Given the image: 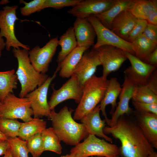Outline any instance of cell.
<instances>
[{
    "label": "cell",
    "mask_w": 157,
    "mask_h": 157,
    "mask_svg": "<svg viewBox=\"0 0 157 157\" xmlns=\"http://www.w3.org/2000/svg\"><path fill=\"white\" fill-rule=\"evenodd\" d=\"M12 51L18 63L16 74L21 85L19 96L24 98L37 86L42 85L49 76L46 74L38 72L33 67L29 57V50L20 48H13Z\"/></svg>",
    "instance_id": "3"
},
{
    "label": "cell",
    "mask_w": 157,
    "mask_h": 157,
    "mask_svg": "<svg viewBox=\"0 0 157 157\" xmlns=\"http://www.w3.org/2000/svg\"><path fill=\"white\" fill-rule=\"evenodd\" d=\"M137 20L129 11L124 10L113 19L110 29L120 38L127 41Z\"/></svg>",
    "instance_id": "20"
},
{
    "label": "cell",
    "mask_w": 157,
    "mask_h": 157,
    "mask_svg": "<svg viewBox=\"0 0 157 157\" xmlns=\"http://www.w3.org/2000/svg\"><path fill=\"white\" fill-rule=\"evenodd\" d=\"M53 92L48 102L51 110L60 103L67 100L73 99L78 104L83 94V86L74 74L59 89L56 90L54 85L51 86Z\"/></svg>",
    "instance_id": "11"
},
{
    "label": "cell",
    "mask_w": 157,
    "mask_h": 157,
    "mask_svg": "<svg viewBox=\"0 0 157 157\" xmlns=\"http://www.w3.org/2000/svg\"><path fill=\"white\" fill-rule=\"evenodd\" d=\"M18 7V5L6 6L0 10V35L6 39L5 48L7 51H9L11 47L30 50L28 45L20 42L15 35V24L18 19L16 14Z\"/></svg>",
    "instance_id": "7"
},
{
    "label": "cell",
    "mask_w": 157,
    "mask_h": 157,
    "mask_svg": "<svg viewBox=\"0 0 157 157\" xmlns=\"http://www.w3.org/2000/svg\"><path fill=\"white\" fill-rule=\"evenodd\" d=\"M148 157H157V153L154 151L151 153Z\"/></svg>",
    "instance_id": "45"
},
{
    "label": "cell",
    "mask_w": 157,
    "mask_h": 157,
    "mask_svg": "<svg viewBox=\"0 0 157 157\" xmlns=\"http://www.w3.org/2000/svg\"><path fill=\"white\" fill-rule=\"evenodd\" d=\"M9 148L8 140L0 139V156L4 155Z\"/></svg>",
    "instance_id": "41"
},
{
    "label": "cell",
    "mask_w": 157,
    "mask_h": 157,
    "mask_svg": "<svg viewBox=\"0 0 157 157\" xmlns=\"http://www.w3.org/2000/svg\"><path fill=\"white\" fill-rule=\"evenodd\" d=\"M121 85L115 77H112L108 80V85L104 97L100 102V108L103 115L107 124L109 119L107 117L106 111V106L111 105L110 114L111 115L114 112L117 104V100L122 90Z\"/></svg>",
    "instance_id": "21"
},
{
    "label": "cell",
    "mask_w": 157,
    "mask_h": 157,
    "mask_svg": "<svg viewBox=\"0 0 157 157\" xmlns=\"http://www.w3.org/2000/svg\"><path fill=\"white\" fill-rule=\"evenodd\" d=\"M21 124L16 119L0 118V131L8 138L17 137Z\"/></svg>",
    "instance_id": "32"
},
{
    "label": "cell",
    "mask_w": 157,
    "mask_h": 157,
    "mask_svg": "<svg viewBox=\"0 0 157 157\" xmlns=\"http://www.w3.org/2000/svg\"><path fill=\"white\" fill-rule=\"evenodd\" d=\"M73 27L77 47L89 48L94 45L96 33L92 26L86 18L76 17Z\"/></svg>",
    "instance_id": "19"
},
{
    "label": "cell",
    "mask_w": 157,
    "mask_h": 157,
    "mask_svg": "<svg viewBox=\"0 0 157 157\" xmlns=\"http://www.w3.org/2000/svg\"><path fill=\"white\" fill-rule=\"evenodd\" d=\"M131 43L134 56L142 61L157 48V44L147 38L142 34Z\"/></svg>",
    "instance_id": "28"
},
{
    "label": "cell",
    "mask_w": 157,
    "mask_h": 157,
    "mask_svg": "<svg viewBox=\"0 0 157 157\" xmlns=\"http://www.w3.org/2000/svg\"><path fill=\"white\" fill-rule=\"evenodd\" d=\"M135 85L124 76L122 90L119 95V101L111 118L107 124L109 126H114L120 117L125 114L129 115L133 111L129 106L132 99Z\"/></svg>",
    "instance_id": "16"
},
{
    "label": "cell",
    "mask_w": 157,
    "mask_h": 157,
    "mask_svg": "<svg viewBox=\"0 0 157 157\" xmlns=\"http://www.w3.org/2000/svg\"><path fill=\"white\" fill-rule=\"evenodd\" d=\"M74 110L64 106L58 112L51 111L49 118L52 128L61 141L75 146L89 135L84 124L76 122L72 116Z\"/></svg>",
    "instance_id": "2"
},
{
    "label": "cell",
    "mask_w": 157,
    "mask_h": 157,
    "mask_svg": "<svg viewBox=\"0 0 157 157\" xmlns=\"http://www.w3.org/2000/svg\"><path fill=\"white\" fill-rule=\"evenodd\" d=\"M116 0H82L67 12L76 17L87 18L102 13L110 9Z\"/></svg>",
    "instance_id": "14"
},
{
    "label": "cell",
    "mask_w": 157,
    "mask_h": 157,
    "mask_svg": "<svg viewBox=\"0 0 157 157\" xmlns=\"http://www.w3.org/2000/svg\"><path fill=\"white\" fill-rule=\"evenodd\" d=\"M46 121L38 118H33L28 122L21 123L18 136L26 140L28 138L39 133L46 128Z\"/></svg>",
    "instance_id": "27"
},
{
    "label": "cell",
    "mask_w": 157,
    "mask_h": 157,
    "mask_svg": "<svg viewBox=\"0 0 157 157\" xmlns=\"http://www.w3.org/2000/svg\"><path fill=\"white\" fill-rule=\"evenodd\" d=\"M58 45L61 47L56 60L59 65L66 57L77 47V42L73 26H71L60 38Z\"/></svg>",
    "instance_id": "25"
},
{
    "label": "cell",
    "mask_w": 157,
    "mask_h": 157,
    "mask_svg": "<svg viewBox=\"0 0 157 157\" xmlns=\"http://www.w3.org/2000/svg\"><path fill=\"white\" fill-rule=\"evenodd\" d=\"M101 65L98 49L92 48L85 52L76 67L73 74L83 86L84 83L94 75L97 68Z\"/></svg>",
    "instance_id": "15"
},
{
    "label": "cell",
    "mask_w": 157,
    "mask_h": 157,
    "mask_svg": "<svg viewBox=\"0 0 157 157\" xmlns=\"http://www.w3.org/2000/svg\"><path fill=\"white\" fill-rule=\"evenodd\" d=\"M132 101L149 104H157V94L146 85H135Z\"/></svg>",
    "instance_id": "30"
},
{
    "label": "cell",
    "mask_w": 157,
    "mask_h": 157,
    "mask_svg": "<svg viewBox=\"0 0 157 157\" xmlns=\"http://www.w3.org/2000/svg\"><path fill=\"white\" fill-rule=\"evenodd\" d=\"M135 110L142 112L151 113L157 115V104H149L132 101Z\"/></svg>",
    "instance_id": "37"
},
{
    "label": "cell",
    "mask_w": 157,
    "mask_h": 157,
    "mask_svg": "<svg viewBox=\"0 0 157 157\" xmlns=\"http://www.w3.org/2000/svg\"><path fill=\"white\" fill-rule=\"evenodd\" d=\"M147 24L146 20L137 19L135 26L129 34L127 41L131 43L142 35Z\"/></svg>",
    "instance_id": "36"
},
{
    "label": "cell",
    "mask_w": 157,
    "mask_h": 157,
    "mask_svg": "<svg viewBox=\"0 0 157 157\" xmlns=\"http://www.w3.org/2000/svg\"><path fill=\"white\" fill-rule=\"evenodd\" d=\"M8 137L4 135L0 131V139L8 140Z\"/></svg>",
    "instance_id": "46"
},
{
    "label": "cell",
    "mask_w": 157,
    "mask_h": 157,
    "mask_svg": "<svg viewBox=\"0 0 157 157\" xmlns=\"http://www.w3.org/2000/svg\"><path fill=\"white\" fill-rule=\"evenodd\" d=\"M25 141L29 152L33 157H39L44 151L41 133L35 134Z\"/></svg>",
    "instance_id": "33"
},
{
    "label": "cell",
    "mask_w": 157,
    "mask_h": 157,
    "mask_svg": "<svg viewBox=\"0 0 157 157\" xmlns=\"http://www.w3.org/2000/svg\"><path fill=\"white\" fill-rule=\"evenodd\" d=\"M157 10V0H133L127 10L137 19L146 20L149 15Z\"/></svg>",
    "instance_id": "23"
},
{
    "label": "cell",
    "mask_w": 157,
    "mask_h": 157,
    "mask_svg": "<svg viewBox=\"0 0 157 157\" xmlns=\"http://www.w3.org/2000/svg\"><path fill=\"white\" fill-rule=\"evenodd\" d=\"M156 70L150 76L147 84L148 87L157 94V73Z\"/></svg>",
    "instance_id": "39"
},
{
    "label": "cell",
    "mask_w": 157,
    "mask_h": 157,
    "mask_svg": "<svg viewBox=\"0 0 157 157\" xmlns=\"http://www.w3.org/2000/svg\"><path fill=\"white\" fill-rule=\"evenodd\" d=\"M148 24L157 25V10L151 13L146 20Z\"/></svg>",
    "instance_id": "42"
},
{
    "label": "cell",
    "mask_w": 157,
    "mask_h": 157,
    "mask_svg": "<svg viewBox=\"0 0 157 157\" xmlns=\"http://www.w3.org/2000/svg\"><path fill=\"white\" fill-rule=\"evenodd\" d=\"M45 0H33L27 2L23 0L19 1L20 4L24 6L20 8L22 15L26 16L36 12H40L43 9V6Z\"/></svg>",
    "instance_id": "34"
},
{
    "label": "cell",
    "mask_w": 157,
    "mask_h": 157,
    "mask_svg": "<svg viewBox=\"0 0 157 157\" xmlns=\"http://www.w3.org/2000/svg\"><path fill=\"white\" fill-rule=\"evenodd\" d=\"M45 151H50L60 154L62 152L61 140L52 127L46 128L41 132Z\"/></svg>",
    "instance_id": "29"
},
{
    "label": "cell",
    "mask_w": 157,
    "mask_h": 157,
    "mask_svg": "<svg viewBox=\"0 0 157 157\" xmlns=\"http://www.w3.org/2000/svg\"><path fill=\"white\" fill-rule=\"evenodd\" d=\"M142 34L150 41L157 44V25L148 24Z\"/></svg>",
    "instance_id": "38"
},
{
    "label": "cell",
    "mask_w": 157,
    "mask_h": 157,
    "mask_svg": "<svg viewBox=\"0 0 157 157\" xmlns=\"http://www.w3.org/2000/svg\"><path fill=\"white\" fill-rule=\"evenodd\" d=\"M10 151L13 157H28L26 142L19 137L8 138Z\"/></svg>",
    "instance_id": "31"
},
{
    "label": "cell",
    "mask_w": 157,
    "mask_h": 157,
    "mask_svg": "<svg viewBox=\"0 0 157 157\" xmlns=\"http://www.w3.org/2000/svg\"><path fill=\"white\" fill-rule=\"evenodd\" d=\"M82 0H45L43 9L48 8L59 9L63 8L73 7L77 4Z\"/></svg>",
    "instance_id": "35"
},
{
    "label": "cell",
    "mask_w": 157,
    "mask_h": 157,
    "mask_svg": "<svg viewBox=\"0 0 157 157\" xmlns=\"http://www.w3.org/2000/svg\"><path fill=\"white\" fill-rule=\"evenodd\" d=\"M94 30L97 41L93 48L97 49L103 45H110L120 48L134 55L131 43L118 36L104 26L94 15L86 18Z\"/></svg>",
    "instance_id": "8"
},
{
    "label": "cell",
    "mask_w": 157,
    "mask_h": 157,
    "mask_svg": "<svg viewBox=\"0 0 157 157\" xmlns=\"http://www.w3.org/2000/svg\"><path fill=\"white\" fill-rule=\"evenodd\" d=\"M151 65H157V48L147 55L142 61Z\"/></svg>",
    "instance_id": "40"
},
{
    "label": "cell",
    "mask_w": 157,
    "mask_h": 157,
    "mask_svg": "<svg viewBox=\"0 0 157 157\" xmlns=\"http://www.w3.org/2000/svg\"><path fill=\"white\" fill-rule=\"evenodd\" d=\"M91 157H94V156H91Z\"/></svg>",
    "instance_id": "49"
},
{
    "label": "cell",
    "mask_w": 157,
    "mask_h": 157,
    "mask_svg": "<svg viewBox=\"0 0 157 157\" xmlns=\"http://www.w3.org/2000/svg\"><path fill=\"white\" fill-rule=\"evenodd\" d=\"M58 36L51 39L43 47L36 45L28 51L30 62L38 72L46 74L56 53L58 45Z\"/></svg>",
    "instance_id": "10"
},
{
    "label": "cell",
    "mask_w": 157,
    "mask_h": 157,
    "mask_svg": "<svg viewBox=\"0 0 157 157\" xmlns=\"http://www.w3.org/2000/svg\"><path fill=\"white\" fill-rule=\"evenodd\" d=\"M97 49L104 77L107 78L111 72L118 70L127 59L125 51L118 47L105 45Z\"/></svg>",
    "instance_id": "12"
},
{
    "label": "cell",
    "mask_w": 157,
    "mask_h": 157,
    "mask_svg": "<svg viewBox=\"0 0 157 157\" xmlns=\"http://www.w3.org/2000/svg\"><path fill=\"white\" fill-rule=\"evenodd\" d=\"M70 154L72 157H112L119 155V150L115 144L95 135H89L83 142L71 149Z\"/></svg>",
    "instance_id": "5"
},
{
    "label": "cell",
    "mask_w": 157,
    "mask_h": 157,
    "mask_svg": "<svg viewBox=\"0 0 157 157\" xmlns=\"http://www.w3.org/2000/svg\"><path fill=\"white\" fill-rule=\"evenodd\" d=\"M108 80L94 75L83 85L82 96L75 110L73 118L80 120L100 103L104 96Z\"/></svg>",
    "instance_id": "4"
},
{
    "label": "cell",
    "mask_w": 157,
    "mask_h": 157,
    "mask_svg": "<svg viewBox=\"0 0 157 157\" xmlns=\"http://www.w3.org/2000/svg\"><path fill=\"white\" fill-rule=\"evenodd\" d=\"M33 115L28 98L18 97L9 93L0 103V118L20 119L24 122L32 120Z\"/></svg>",
    "instance_id": "6"
},
{
    "label": "cell",
    "mask_w": 157,
    "mask_h": 157,
    "mask_svg": "<svg viewBox=\"0 0 157 157\" xmlns=\"http://www.w3.org/2000/svg\"><path fill=\"white\" fill-rule=\"evenodd\" d=\"M137 124L144 135L152 145L157 149V115L148 112L133 111Z\"/></svg>",
    "instance_id": "17"
},
{
    "label": "cell",
    "mask_w": 157,
    "mask_h": 157,
    "mask_svg": "<svg viewBox=\"0 0 157 157\" xmlns=\"http://www.w3.org/2000/svg\"><path fill=\"white\" fill-rule=\"evenodd\" d=\"M1 157H13L9 149L3 156Z\"/></svg>",
    "instance_id": "44"
},
{
    "label": "cell",
    "mask_w": 157,
    "mask_h": 157,
    "mask_svg": "<svg viewBox=\"0 0 157 157\" xmlns=\"http://www.w3.org/2000/svg\"><path fill=\"white\" fill-rule=\"evenodd\" d=\"M105 134H111L119 140L120 157H148L154 148L142 133L137 123L121 116L113 126H105Z\"/></svg>",
    "instance_id": "1"
},
{
    "label": "cell",
    "mask_w": 157,
    "mask_h": 157,
    "mask_svg": "<svg viewBox=\"0 0 157 157\" xmlns=\"http://www.w3.org/2000/svg\"><path fill=\"white\" fill-rule=\"evenodd\" d=\"M6 47L5 41L0 35V58L2 55V51Z\"/></svg>",
    "instance_id": "43"
},
{
    "label": "cell",
    "mask_w": 157,
    "mask_h": 157,
    "mask_svg": "<svg viewBox=\"0 0 157 157\" xmlns=\"http://www.w3.org/2000/svg\"><path fill=\"white\" fill-rule=\"evenodd\" d=\"M133 0H116L114 4L108 10L95 16L106 27L110 29L113 19L122 12L127 10Z\"/></svg>",
    "instance_id": "24"
},
{
    "label": "cell",
    "mask_w": 157,
    "mask_h": 157,
    "mask_svg": "<svg viewBox=\"0 0 157 157\" xmlns=\"http://www.w3.org/2000/svg\"><path fill=\"white\" fill-rule=\"evenodd\" d=\"M100 104L83 117L80 120L83 124L88 135H94L104 138L112 143V139L105 134L104 129L105 126V120L101 119L100 115Z\"/></svg>",
    "instance_id": "18"
},
{
    "label": "cell",
    "mask_w": 157,
    "mask_h": 157,
    "mask_svg": "<svg viewBox=\"0 0 157 157\" xmlns=\"http://www.w3.org/2000/svg\"><path fill=\"white\" fill-rule=\"evenodd\" d=\"M95 157H104L103 156H96ZM112 157H120L119 156V155H117L115 156H114Z\"/></svg>",
    "instance_id": "48"
},
{
    "label": "cell",
    "mask_w": 157,
    "mask_h": 157,
    "mask_svg": "<svg viewBox=\"0 0 157 157\" xmlns=\"http://www.w3.org/2000/svg\"><path fill=\"white\" fill-rule=\"evenodd\" d=\"M59 71V69L57 68L51 77L49 76L42 85L28 93L25 96L31 103L34 118H39L46 117L49 118L51 110L47 101L48 89L51 82L55 78L56 73Z\"/></svg>",
    "instance_id": "9"
},
{
    "label": "cell",
    "mask_w": 157,
    "mask_h": 157,
    "mask_svg": "<svg viewBox=\"0 0 157 157\" xmlns=\"http://www.w3.org/2000/svg\"><path fill=\"white\" fill-rule=\"evenodd\" d=\"M125 53L131 66L124 70V76L135 85H146L157 65L147 64L128 52L125 51Z\"/></svg>",
    "instance_id": "13"
},
{
    "label": "cell",
    "mask_w": 157,
    "mask_h": 157,
    "mask_svg": "<svg viewBox=\"0 0 157 157\" xmlns=\"http://www.w3.org/2000/svg\"><path fill=\"white\" fill-rule=\"evenodd\" d=\"M88 49L77 46L67 55L58 65L57 67L60 69L59 76L63 78L70 77L82 55Z\"/></svg>",
    "instance_id": "22"
},
{
    "label": "cell",
    "mask_w": 157,
    "mask_h": 157,
    "mask_svg": "<svg viewBox=\"0 0 157 157\" xmlns=\"http://www.w3.org/2000/svg\"><path fill=\"white\" fill-rule=\"evenodd\" d=\"M60 157H72L71 155L70 154H67L63 156Z\"/></svg>",
    "instance_id": "47"
},
{
    "label": "cell",
    "mask_w": 157,
    "mask_h": 157,
    "mask_svg": "<svg viewBox=\"0 0 157 157\" xmlns=\"http://www.w3.org/2000/svg\"><path fill=\"white\" fill-rule=\"evenodd\" d=\"M18 79L15 69L0 72V102L17 88Z\"/></svg>",
    "instance_id": "26"
},
{
    "label": "cell",
    "mask_w": 157,
    "mask_h": 157,
    "mask_svg": "<svg viewBox=\"0 0 157 157\" xmlns=\"http://www.w3.org/2000/svg\"></svg>",
    "instance_id": "50"
}]
</instances>
